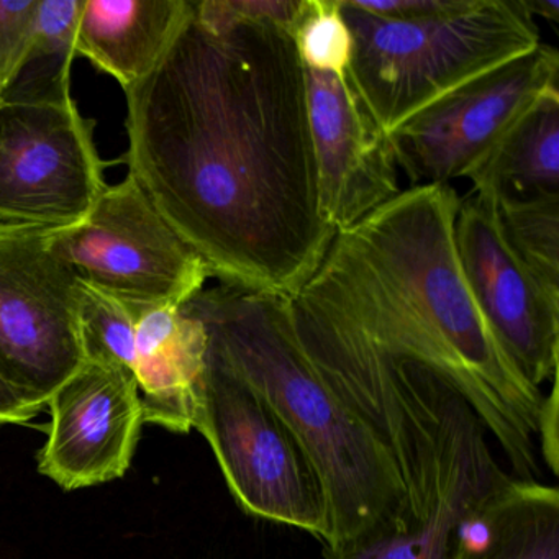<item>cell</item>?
Returning a JSON list of instances; mask_svg holds the SVG:
<instances>
[{"instance_id":"1","label":"cell","mask_w":559,"mask_h":559,"mask_svg":"<svg viewBox=\"0 0 559 559\" xmlns=\"http://www.w3.org/2000/svg\"><path fill=\"white\" fill-rule=\"evenodd\" d=\"M126 96L129 175L211 276L296 296L335 230L320 212L306 74L287 32L247 22L215 34L192 4Z\"/></svg>"},{"instance_id":"2","label":"cell","mask_w":559,"mask_h":559,"mask_svg":"<svg viewBox=\"0 0 559 559\" xmlns=\"http://www.w3.org/2000/svg\"><path fill=\"white\" fill-rule=\"evenodd\" d=\"M461 199L418 186L336 231L289 297L306 352L427 369L463 395L516 479H538L542 389L497 342L464 280L454 243Z\"/></svg>"},{"instance_id":"3","label":"cell","mask_w":559,"mask_h":559,"mask_svg":"<svg viewBox=\"0 0 559 559\" xmlns=\"http://www.w3.org/2000/svg\"><path fill=\"white\" fill-rule=\"evenodd\" d=\"M181 307L204 323L211 355L263 397L309 456L329 509L323 548L404 528L397 463L307 358L289 297L221 284Z\"/></svg>"},{"instance_id":"4","label":"cell","mask_w":559,"mask_h":559,"mask_svg":"<svg viewBox=\"0 0 559 559\" xmlns=\"http://www.w3.org/2000/svg\"><path fill=\"white\" fill-rule=\"evenodd\" d=\"M395 402L388 447L405 486L404 528L369 533L325 559H450L467 516L512 474L492 450L480 418L460 392L412 365L379 369Z\"/></svg>"},{"instance_id":"5","label":"cell","mask_w":559,"mask_h":559,"mask_svg":"<svg viewBox=\"0 0 559 559\" xmlns=\"http://www.w3.org/2000/svg\"><path fill=\"white\" fill-rule=\"evenodd\" d=\"M355 53L349 80L391 133L438 97L538 47L522 0H464L456 11L417 21L376 17L340 0Z\"/></svg>"},{"instance_id":"6","label":"cell","mask_w":559,"mask_h":559,"mask_svg":"<svg viewBox=\"0 0 559 559\" xmlns=\"http://www.w3.org/2000/svg\"><path fill=\"white\" fill-rule=\"evenodd\" d=\"M194 428L243 512L329 543L325 493L306 451L263 397L211 352Z\"/></svg>"},{"instance_id":"7","label":"cell","mask_w":559,"mask_h":559,"mask_svg":"<svg viewBox=\"0 0 559 559\" xmlns=\"http://www.w3.org/2000/svg\"><path fill=\"white\" fill-rule=\"evenodd\" d=\"M50 248L80 283L119 300L135 317L181 307L211 277L130 175L107 186L83 221L51 227Z\"/></svg>"},{"instance_id":"8","label":"cell","mask_w":559,"mask_h":559,"mask_svg":"<svg viewBox=\"0 0 559 559\" xmlns=\"http://www.w3.org/2000/svg\"><path fill=\"white\" fill-rule=\"evenodd\" d=\"M50 228L0 222V374L38 412L84 365L80 281Z\"/></svg>"},{"instance_id":"9","label":"cell","mask_w":559,"mask_h":559,"mask_svg":"<svg viewBox=\"0 0 559 559\" xmlns=\"http://www.w3.org/2000/svg\"><path fill=\"white\" fill-rule=\"evenodd\" d=\"M71 90L0 99V221L70 227L106 192V163Z\"/></svg>"},{"instance_id":"10","label":"cell","mask_w":559,"mask_h":559,"mask_svg":"<svg viewBox=\"0 0 559 559\" xmlns=\"http://www.w3.org/2000/svg\"><path fill=\"white\" fill-rule=\"evenodd\" d=\"M558 50L539 44L454 87L389 133L397 168L411 188L467 178L509 127L543 93L558 87Z\"/></svg>"},{"instance_id":"11","label":"cell","mask_w":559,"mask_h":559,"mask_svg":"<svg viewBox=\"0 0 559 559\" xmlns=\"http://www.w3.org/2000/svg\"><path fill=\"white\" fill-rule=\"evenodd\" d=\"M454 243L464 280L497 342L523 378L542 389L558 376L559 302L513 257L496 204L486 195L461 199Z\"/></svg>"},{"instance_id":"12","label":"cell","mask_w":559,"mask_h":559,"mask_svg":"<svg viewBox=\"0 0 559 559\" xmlns=\"http://www.w3.org/2000/svg\"><path fill=\"white\" fill-rule=\"evenodd\" d=\"M307 116L322 217L348 230L401 194L389 133L349 76L306 70Z\"/></svg>"},{"instance_id":"13","label":"cell","mask_w":559,"mask_h":559,"mask_svg":"<svg viewBox=\"0 0 559 559\" xmlns=\"http://www.w3.org/2000/svg\"><path fill=\"white\" fill-rule=\"evenodd\" d=\"M48 407V441L38 454L41 474L67 490L126 474L145 421L135 376L84 362Z\"/></svg>"},{"instance_id":"14","label":"cell","mask_w":559,"mask_h":559,"mask_svg":"<svg viewBox=\"0 0 559 559\" xmlns=\"http://www.w3.org/2000/svg\"><path fill=\"white\" fill-rule=\"evenodd\" d=\"M207 352L204 323L182 307L136 316L135 378L145 421L176 433L194 428Z\"/></svg>"},{"instance_id":"15","label":"cell","mask_w":559,"mask_h":559,"mask_svg":"<svg viewBox=\"0 0 559 559\" xmlns=\"http://www.w3.org/2000/svg\"><path fill=\"white\" fill-rule=\"evenodd\" d=\"M192 14V0H84L76 55L123 91L153 73Z\"/></svg>"},{"instance_id":"16","label":"cell","mask_w":559,"mask_h":559,"mask_svg":"<svg viewBox=\"0 0 559 559\" xmlns=\"http://www.w3.org/2000/svg\"><path fill=\"white\" fill-rule=\"evenodd\" d=\"M450 559H559V490L510 476L461 525Z\"/></svg>"},{"instance_id":"17","label":"cell","mask_w":559,"mask_h":559,"mask_svg":"<svg viewBox=\"0 0 559 559\" xmlns=\"http://www.w3.org/2000/svg\"><path fill=\"white\" fill-rule=\"evenodd\" d=\"M467 179L493 204L559 198V87L543 93Z\"/></svg>"},{"instance_id":"18","label":"cell","mask_w":559,"mask_h":559,"mask_svg":"<svg viewBox=\"0 0 559 559\" xmlns=\"http://www.w3.org/2000/svg\"><path fill=\"white\" fill-rule=\"evenodd\" d=\"M83 8L84 0H40L31 57L8 96L70 90Z\"/></svg>"},{"instance_id":"19","label":"cell","mask_w":559,"mask_h":559,"mask_svg":"<svg viewBox=\"0 0 559 559\" xmlns=\"http://www.w3.org/2000/svg\"><path fill=\"white\" fill-rule=\"evenodd\" d=\"M507 247L526 273L559 302V198L496 204Z\"/></svg>"},{"instance_id":"20","label":"cell","mask_w":559,"mask_h":559,"mask_svg":"<svg viewBox=\"0 0 559 559\" xmlns=\"http://www.w3.org/2000/svg\"><path fill=\"white\" fill-rule=\"evenodd\" d=\"M78 326L84 362L135 376L136 317L129 307L80 283Z\"/></svg>"},{"instance_id":"21","label":"cell","mask_w":559,"mask_h":559,"mask_svg":"<svg viewBox=\"0 0 559 559\" xmlns=\"http://www.w3.org/2000/svg\"><path fill=\"white\" fill-rule=\"evenodd\" d=\"M287 34L306 70L348 76L355 41L340 0H300Z\"/></svg>"},{"instance_id":"22","label":"cell","mask_w":559,"mask_h":559,"mask_svg":"<svg viewBox=\"0 0 559 559\" xmlns=\"http://www.w3.org/2000/svg\"><path fill=\"white\" fill-rule=\"evenodd\" d=\"M40 0H0V99L21 76L34 45Z\"/></svg>"},{"instance_id":"23","label":"cell","mask_w":559,"mask_h":559,"mask_svg":"<svg viewBox=\"0 0 559 559\" xmlns=\"http://www.w3.org/2000/svg\"><path fill=\"white\" fill-rule=\"evenodd\" d=\"M299 2L300 0H201L192 4L199 24L218 34L247 22H266L289 32Z\"/></svg>"},{"instance_id":"24","label":"cell","mask_w":559,"mask_h":559,"mask_svg":"<svg viewBox=\"0 0 559 559\" xmlns=\"http://www.w3.org/2000/svg\"><path fill=\"white\" fill-rule=\"evenodd\" d=\"M353 8L376 17L417 21L456 11L464 0H349Z\"/></svg>"},{"instance_id":"25","label":"cell","mask_w":559,"mask_h":559,"mask_svg":"<svg viewBox=\"0 0 559 559\" xmlns=\"http://www.w3.org/2000/svg\"><path fill=\"white\" fill-rule=\"evenodd\" d=\"M558 376L551 381L549 394L543 395L539 407L538 424H536V441L538 453L542 454L548 469L558 476L559 469V407H558Z\"/></svg>"},{"instance_id":"26","label":"cell","mask_w":559,"mask_h":559,"mask_svg":"<svg viewBox=\"0 0 559 559\" xmlns=\"http://www.w3.org/2000/svg\"><path fill=\"white\" fill-rule=\"evenodd\" d=\"M38 414L14 388L0 374V425L25 424Z\"/></svg>"},{"instance_id":"27","label":"cell","mask_w":559,"mask_h":559,"mask_svg":"<svg viewBox=\"0 0 559 559\" xmlns=\"http://www.w3.org/2000/svg\"><path fill=\"white\" fill-rule=\"evenodd\" d=\"M522 2L533 19L542 17L546 21L559 22L558 0H522Z\"/></svg>"}]
</instances>
